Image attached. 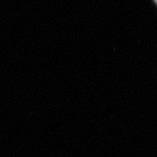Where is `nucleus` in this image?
Returning a JSON list of instances; mask_svg holds the SVG:
<instances>
[{"label":"nucleus","mask_w":157,"mask_h":157,"mask_svg":"<svg viewBox=\"0 0 157 157\" xmlns=\"http://www.w3.org/2000/svg\"><path fill=\"white\" fill-rule=\"evenodd\" d=\"M155 2H156V4H157V0H155Z\"/></svg>","instance_id":"obj_1"}]
</instances>
